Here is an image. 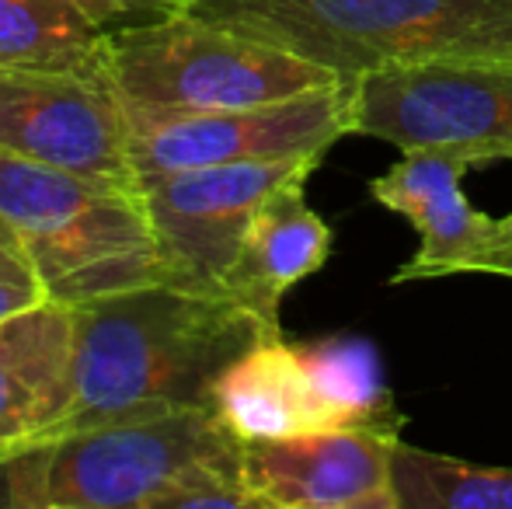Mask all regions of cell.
Segmentation results:
<instances>
[{"mask_svg":"<svg viewBox=\"0 0 512 509\" xmlns=\"http://www.w3.org/2000/svg\"><path fill=\"white\" fill-rule=\"evenodd\" d=\"M70 311L74 398L49 433L213 408L223 370L255 342L283 335L223 293L175 283L129 286Z\"/></svg>","mask_w":512,"mask_h":509,"instance_id":"1","label":"cell"},{"mask_svg":"<svg viewBox=\"0 0 512 509\" xmlns=\"http://www.w3.org/2000/svg\"><path fill=\"white\" fill-rule=\"evenodd\" d=\"M182 11L342 77L512 67V0H185Z\"/></svg>","mask_w":512,"mask_h":509,"instance_id":"2","label":"cell"},{"mask_svg":"<svg viewBox=\"0 0 512 509\" xmlns=\"http://www.w3.org/2000/svg\"><path fill=\"white\" fill-rule=\"evenodd\" d=\"M0 213L56 304L168 283L140 178L81 175L0 150Z\"/></svg>","mask_w":512,"mask_h":509,"instance_id":"3","label":"cell"},{"mask_svg":"<svg viewBox=\"0 0 512 509\" xmlns=\"http://www.w3.org/2000/svg\"><path fill=\"white\" fill-rule=\"evenodd\" d=\"M241 450L209 405L63 429L0 450V509H157L189 468Z\"/></svg>","mask_w":512,"mask_h":509,"instance_id":"4","label":"cell"},{"mask_svg":"<svg viewBox=\"0 0 512 509\" xmlns=\"http://www.w3.org/2000/svg\"><path fill=\"white\" fill-rule=\"evenodd\" d=\"M102 74L126 116L248 109L345 81L321 63L185 11L108 28Z\"/></svg>","mask_w":512,"mask_h":509,"instance_id":"5","label":"cell"},{"mask_svg":"<svg viewBox=\"0 0 512 509\" xmlns=\"http://www.w3.org/2000/svg\"><path fill=\"white\" fill-rule=\"evenodd\" d=\"M352 95L356 77H345L307 95L248 109L126 116L129 161L136 175H168L213 164L324 154L352 133Z\"/></svg>","mask_w":512,"mask_h":509,"instance_id":"6","label":"cell"},{"mask_svg":"<svg viewBox=\"0 0 512 509\" xmlns=\"http://www.w3.org/2000/svg\"><path fill=\"white\" fill-rule=\"evenodd\" d=\"M321 157L307 154L140 175L143 206L154 224L168 283L223 293L262 203L290 178L314 171Z\"/></svg>","mask_w":512,"mask_h":509,"instance_id":"7","label":"cell"},{"mask_svg":"<svg viewBox=\"0 0 512 509\" xmlns=\"http://www.w3.org/2000/svg\"><path fill=\"white\" fill-rule=\"evenodd\" d=\"M352 133L401 150L512 157V67H394L356 77Z\"/></svg>","mask_w":512,"mask_h":509,"instance_id":"8","label":"cell"},{"mask_svg":"<svg viewBox=\"0 0 512 509\" xmlns=\"http://www.w3.org/2000/svg\"><path fill=\"white\" fill-rule=\"evenodd\" d=\"M0 150L136 182L129 123L102 70L0 67Z\"/></svg>","mask_w":512,"mask_h":509,"instance_id":"9","label":"cell"},{"mask_svg":"<svg viewBox=\"0 0 512 509\" xmlns=\"http://www.w3.org/2000/svg\"><path fill=\"white\" fill-rule=\"evenodd\" d=\"M401 422L248 440L241 475L262 509H398L394 443Z\"/></svg>","mask_w":512,"mask_h":509,"instance_id":"10","label":"cell"},{"mask_svg":"<svg viewBox=\"0 0 512 509\" xmlns=\"http://www.w3.org/2000/svg\"><path fill=\"white\" fill-rule=\"evenodd\" d=\"M474 164L481 161L464 150L411 147L394 168H387V175L370 182V196L384 210L408 217L422 241L411 262L391 276V283L464 272L467 258L492 238L495 220L474 210L460 189Z\"/></svg>","mask_w":512,"mask_h":509,"instance_id":"11","label":"cell"},{"mask_svg":"<svg viewBox=\"0 0 512 509\" xmlns=\"http://www.w3.org/2000/svg\"><path fill=\"white\" fill-rule=\"evenodd\" d=\"M74 398V311L56 300L0 321V450L39 440Z\"/></svg>","mask_w":512,"mask_h":509,"instance_id":"12","label":"cell"},{"mask_svg":"<svg viewBox=\"0 0 512 509\" xmlns=\"http://www.w3.org/2000/svg\"><path fill=\"white\" fill-rule=\"evenodd\" d=\"M310 175L314 171L290 178L265 199L223 283V297L244 304L272 328H279V304L286 293L300 279L314 276L331 252V227L304 199Z\"/></svg>","mask_w":512,"mask_h":509,"instance_id":"13","label":"cell"},{"mask_svg":"<svg viewBox=\"0 0 512 509\" xmlns=\"http://www.w3.org/2000/svg\"><path fill=\"white\" fill-rule=\"evenodd\" d=\"M213 408L244 443L335 429V415L310 381L304 356L283 335L255 342L220 374Z\"/></svg>","mask_w":512,"mask_h":509,"instance_id":"14","label":"cell"},{"mask_svg":"<svg viewBox=\"0 0 512 509\" xmlns=\"http://www.w3.org/2000/svg\"><path fill=\"white\" fill-rule=\"evenodd\" d=\"M108 28L77 0H0V67L102 70Z\"/></svg>","mask_w":512,"mask_h":509,"instance_id":"15","label":"cell"},{"mask_svg":"<svg viewBox=\"0 0 512 509\" xmlns=\"http://www.w3.org/2000/svg\"><path fill=\"white\" fill-rule=\"evenodd\" d=\"M394 492L405 509H512V468H485L394 443Z\"/></svg>","mask_w":512,"mask_h":509,"instance_id":"16","label":"cell"},{"mask_svg":"<svg viewBox=\"0 0 512 509\" xmlns=\"http://www.w3.org/2000/svg\"><path fill=\"white\" fill-rule=\"evenodd\" d=\"M304 367L338 426L363 422H405L387 394L380 356L363 339H328L300 349Z\"/></svg>","mask_w":512,"mask_h":509,"instance_id":"17","label":"cell"},{"mask_svg":"<svg viewBox=\"0 0 512 509\" xmlns=\"http://www.w3.org/2000/svg\"><path fill=\"white\" fill-rule=\"evenodd\" d=\"M46 290H42L39 276L21 255H0V321L11 318L18 311L42 304Z\"/></svg>","mask_w":512,"mask_h":509,"instance_id":"18","label":"cell"},{"mask_svg":"<svg viewBox=\"0 0 512 509\" xmlns=\"http://www.w3.org/2000/svg\"><path fill=\"white\" fill-rule=\"evenodd\" d=\"M464 272H499V276H512V213L495 220L492 238L467 258Z\"/></svg>","mask_w":512,"mask_h":509,"instance_id":"19","label":"cell"},{"mask_svg":"<svg viewBox=\"0 0 512 509\" xmlns=\"http://www.w3.org/2000/svg\"><path fill=\"white\" fill-rule=\"evenodd\" d=\"M84 4L91 14H98L108 25L126 18H161V14H175L182 11L185 0H77Z\"/></svg>","mask_w":512,"mask_h":509,"instance_id":"20","label":"cell"},{"mask_svg":"<svg viewBox=\"0 0 512 509\" xmlns=\"http://www.w3.org/2000/svg\"><path fill=\"white\" fill-rule=\"evenodd\" d=\"M0 255H21L25 258V252H21V245H18V234L11 231V224L4 220V213H0Z\"/></svg>","mask_w":512,"mask_h":509,"instance_id":"21","label":"cell"}]
</instances>
